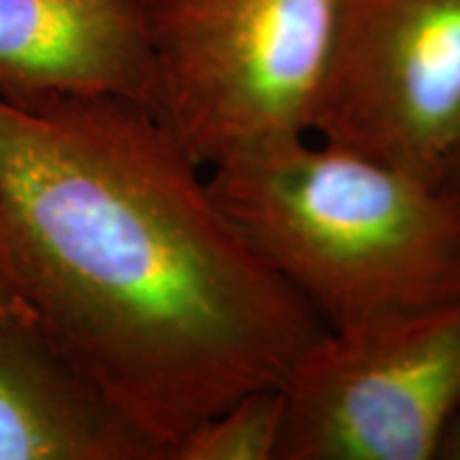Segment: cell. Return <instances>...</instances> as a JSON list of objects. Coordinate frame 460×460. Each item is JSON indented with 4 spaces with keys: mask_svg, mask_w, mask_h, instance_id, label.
<instances>
[{
    "mask_svg": "<svg viewBox=\"0 0 460 460\" xmlns=\"http://www.w3.org/2000/svg\"><path fill=\"white\" fill-rule=\"evenodd\" d=\"M152 0H0V99L118 96L154 111Z\"/></svg>",
    "mask_w": 460,
    "mask_h": 460,
    "instance_id": "cell-6",
    "label": "cell"
},
{
    "mask_svg": "<svg viewBox=\"0 0 460 460\" xmlns=\"http://www.w3.org/2000/svg\"><path fill=\"white\" fill-rule=\"evenodd\" d=\"M17 301H24V295H22L20 284H17L13 262H11L7 239H4L3 230V220H0V309L9 307Z\"/></svg>",
    "mask_w": 460,
    "mask_h": 460,
    "instance_id": "cell-9",
    "label": "cell"
},
{
    "mask_svg": "<svg viewBox=\"0 0 460 460\" xmlns=\"http://www.w3.org/2000/svg\"><path fill=\"white\" fill-rule=\"evenodd\" d=\"M0 220L22 295L164 460L326 331L141 102L0 99Z\"/></svg>",
    "mask_w": 460,
    "mask_h": 460,
    "instance_id": "cell-1",
    "label": "cell"
},
{
    "mask_svg": "<svg viewBox=\"0 0 460 460\" xmlns=\"http://www.w3.org/2000/svg\"><path fill=\"white\" fill-rule=\"evenodd\" d=\"M439 458H460V413L452 422L450 430H447Z\"/></svg>",
    "mask_w": 460,
    "mask_h": 460,
    "instance_id": "cell-10",
    "label": "cell"
},
{
    "mask_svg": "<svg viewBox=\"0 0 460 460\" xmlns=\"http://www.w3.org/2000/svg\"><path fill=\"white\" fill-rule=\"evenodd\" d=\"M450 188H452L456 194H460V164H458L456 172H454V177H452V181H450Z\"/></svg>",
    "mask_w": 460,
    "mask_h": 460,
    "instance_id": "cell-11",
    "label": "cell"
},
{
    "mask_svg": "<svg viewBox=\"0 0 460 460\" xmlns=\"http://www.w3.org/2000/svg\"><path fill=\"white\" fill-rule=\"evenodd\" d=\"M284 435L281 386L237 396L177 441L171 460H279Z\"/></svg>",
    "mask_w": 460,
    "mask_h": 460,
    "instance_id": "cell-8",
    "label": "cell"
},
{
    "mask_svg": "<svg viewBox=\"0 0 460 460\" xmlns=\"http://www.w3.org/2000/svg\"><path fill=\"white\" fill-rule=\"evenodd\" d=\"M348 0H152L154 113L207 171L312 135Z\"/></svg>",
    "mask_w": 460,
    "mask_h": 460,
    "instance_id": "cell-3",
    "label": "cell"
},
{
    "mask_svg": "<svg viewBox=\"0 0 460 460\" xmlns=\"http://www.w3.org/2000/svg\"><path fill=\"white\" fill-rule=\"evenodd\" d=\"M279 460H433L460 413V301L322 331L281 384Z\"/></svg>",
    "mask_w": 460,
    "mask_h": 460,
    "instance_id": "cell-4",
    "label": "cell"
},
{
    "mask_svg": "<svg viewBox=\"0 0 460 460\" xmlns=\"http://www.w3.org/2000/svg\"><path fill=\"white\" fill-rule=\"evenodd\" d=\"M312 135L450 188L460 164V0H348Z\"/></svg>",
    "mask_w": 460,
    "mask_h": 460,
    "instance_id": "cell-5",
    "label": "cell"
},
{
    "mask_svg": "<svg viewBox=\"0 0 460 460\" xmlns=\"http://www.w3.org/2000/svg\"><path fill=\"white\" fill-rule=\"evenodd\" d=\"M224 211L329 331L460 301V194L318 137L207 171Z\"/></svg>",
    "mask_w": 460,
    "mask_h": 460,
    "instance_id": "cell-2",
    "label": "cell"
},
{
    "mask_svg": "<svg viewBox=\"0 0 460 460\" xmlns=\"http://www.w3.org/2000/svg\"><path fill=\"white\" fill-rule=\"evenodd\" d=\"M0 460H164L26 301L0 309Z\"/></svg>",
    "mask_w": 460,
    "mask_h": 460,
    "instance_id": "cell-7",
    "label": "cell"
}]
</instances>
